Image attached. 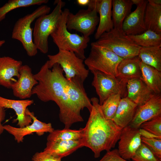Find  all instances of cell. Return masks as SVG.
Masks as SVG:
<instances>
[{
	"label": "cell",
	"mask_w": 161,
	"mask_h": 161,
	"mask_svg": "<svg viewBox=\"0 0 161 161\" xmlns=\"http://www.w3.org/2000/svg\"><path fill=\"white\" fill-rule=\"evenodd\" d=\"M19 73V78L11 86L13 94L21 100L30 98L32 95V89L38 82L35 78L31 69L27 65H22Z\"/></svg>",
	"instance_id": "cell-15"
},
{
	"label": "cell",
	"mask_w": 161,
	"mask_h": 161,
	"mask_svg": "<svg viewBox=\"0 0 161 161\" xmlns=\"http://www.w3.org/2000/svg\"><path fill=\"white\" fill-rule=\"evenodd\" d=\"M161 115V95L155 94L143 105L138 106L129 125L139 129L143 123Z\"/></svg>",
	"instance_id": "cell-14"
},
{
	"label": "cell",
	"mask_w": 161,
	"mask_h": 161,
	"mask_svg": "<svg viewBox=\"0 0 161 161\" xmlns=\"http://www.w3.org/2000/svg\"><path fill=\"white\" fill-rule=\"evenodd\" d=\"M122 98H123L122 94L118 93L110 96L103 102L101 106L106 118L113 119Z\"/></svg>",
	"instance_id": "cell-31"
},
{
	"label": "cell",
	"mask_w": 161,
	"mask_h": 161,
	"mask_svg": "<svg viewBox=\"0 0 161 161\" xmlns=\"http://www.w3.org/2000/svg\"><path fill=\"white\" fill-rule=\"evenodd\" d=\"M137 107L136 103L127 97L122 98L112 120L123 129L129 125L132 121Z\"/></svg>",
	"instance_id": "cell-24"
},
{
	"label": "cell",
	"mask_w": 161,
	"mask_h": 161,
	"mask_svg": "<svg viewBox=\"0 0 161 161\" xmlns=\"http://www.w3.org/2000/svg\"><path fill=\"white\" fill-rule=\"evenodd\" d=\"M142 143L145 145L158 158L161 160V139L147 138L141 136Z\"/></svg>",
	"instance_id": "cell-34"
},
{
	"label": "cell",
	"mask_w": 161,
	"mask_h": 161,
	"mask_svg": "<svg viewBox=\"0 0 161 161\" xmlns=\"http://www.w3.org/2000/svg\"><path fill=\"white\" fill-rule=\"evenodd\" d=\"M49 133L47 137V141L80 140L82 137L83 128H80L79 130L65 128L54 130Z\"/></svg>",
	"instance_id": "cell-30"
},
{
	"label": "cell",
	"mask_w": 161,
	"mask_h": 161,
	"mask_svg": "<svg viewBox=\"0 0 161 161\" xmlns=\"http://www.w3.org/2000/svg\"><path fill=\"white\" fill-rule=\"evenodd\" d=\"M139 131L141 136L147 138H155L161 139V137L155 135L151 133L140 128Z\"/></svg>",
	"instance_id": "cell-37"
},
{
	"label": "cell",
	"mask_w": 161,
	"mask_h": 161,
	"mask_svg": "<svg viewBox=\"0 0 161 161\" xmlns=\"http://www.w3.org/2000/svg\"><path fill=\"white\" fill-rule=\"evenodd\" d=\"M148 0H141L137 7L126 18L122 25L123 31L128 35L140 34L146 30L144 15Z\"/></svg>",
	"instance_id": "cell-16"
},
{
	"label": "cell",
	"mask_w": 161,
	"mask_h": 161,
	"mask_svg": "<svg viewBox=\"0 0 161 161\" xmlns=\"http://www.w3.org/2000/svg\"><path fill=\"white\" fill-rule=\"evenodd\" d=\"M48 0H10L0 7V22L5 18L6 14L15 9L34 5L47 3Z\"/></svg>",
	"instance_id": "cell-29"
},
{
	"label": "cell",
	"mask_w": 161,
	"mask_h": 161,
	"mask_svg": "<svg viewBox=\"0 0 161 161\" xmlns=\"http://www.w3.org/2000/svg\"><path fill=\"white\" fill-rule=\"evenodd\" d=\"M90 100L92 108L86 125L83 128L81 140L83 146L90 149L94 157L97 158L102 151H108L115 147L122 129L112 120L106 117L97 98L92 97Z\"/></svg>",
	"instance_id": "cell-2"
},
{
	"label": "cell",
	"mask_w": 161,
	"mask_h": 161,
	"mask_svg": "<svg viewBox=\"0 0 161 161\" xmlns=\"http://www.w3.org/2000/svg\"><path fill=\"white\" fill-rule=\"evenodd\" d=\"M22 65L21 61L9 57H0V85L8 89L11 88L13 84L20 76L19 70Z\"/></svg>",
	"instance_id": "cell-17"
},
{
	"label": "cell",
	"mask_w": 161,
	"mask_h": 161,
	"mask_svg": "<svg viewBox=\"0 0 161 161\" xmlns=\"http://www.w3.org/2000/svg\"><path fill=\"white\" fill-rule=\"evenodd\" d=\"M138 56L142 62L161 72V46L141 47Z\"/></svg>",
	"instance_id": "cell-27"
},
{
	"label": "cell",
	"mask_w": 161,
	"mask_h": 161,
	"mask_svg": "<svg viewBox=\"0 0 161 161\" xmlns=\"http://www.w3.org/2000/svg\"><path fill=\"white\" fill-rule=\"evenodd\" d=\"M94 75L92 82L99 97L101 105L110 96L120 93L123 98L127 97V83L116 77L98 71L92 72Z\"/></svg>",
	"instance_id": "cell-9"
},
{
	"label": "cell",
	"mask_w": 161,
	"mask_h": 161,
	"mask_svg": "<svg viewBox=\"0 0 161 161\" xmlns=\"http://www.w3.org/2000/svg\"><path fill=\"white\" fill-rule=\"evenodd\" d=\"M34 101L32 100H15L5 98L0 96V106L4 108L11 109L16 113L19 127L22 128L32 123L31 117L26 113L27 107L32 104Z\"/></svg>",
	"instance_id": "cell-18"
},
{
	"label": "cell",
	"mask_w": 161,
	"mask_h": 161,
	"mask_svg": "<svg viewBox=\"0 0 161 161\" xmlns=\"http://www.w3.org/2000/svg\"><path fill=\"white\" fill-rule=\"evenodd\" d=\"M83 81L78 77L67 80L66 90L69 101L79 113L84 108L87 109L90 112L92 105L86 92Z\"/></svg>",
	"instance_id": "cell-13"
},
{
	"label": "cell",
	"mask_w": 161,
	"mask_h": 161,
	"mask_svg": "<svg viewBox=\"0 0 161 161\" xmlns=\"http://www.w3.org/2000/svg\"><path fill=\"white\" fill-rule=\"evenodd\" d=\"M148 1L144 18L145 30L161 34V1Z\"/></svg>",
	"instance_id": "cell-23"
},
{
	"label": "cell",
	"mask_w": 161,
	"mask_h": 161,
	"mask_svg": "<svg viewBox=\"0 0 161 161\" xmlns=\"http://www.w3.org/2000/svg\"><path fill=\"white\" fill-rule=\"evenodd\" d=\"M52 68H49L47 61L34 75L38 83L32 89V94L43 102H54L59 109L60 120L65 128H69L73 124L81 122L83 118L69 101L67 93V80L60 66L55 64Z\"/></svg>",
	"instance_id": "cell-1"
},
{
	"label": "cell",
	"mask_w": 161,
	"mask_h": 161,
	"mask_svg": "<svg viewBox=\"0 0 161 161\" xmlns=\"http://www.w3.org/2000/svg\"><path fill=\"white\" fill-rule=\"evenodd\" d=\"M131 160L132 161H161L142 143Z\"/></svg>",
	"instance_id": "cell-32"
},
{
	"label": "cell",
	"mask_w": 161,
	"mask_h": 161,
	"mask_svg": "<svg viewBox=\"0 0 161 161\" xmlns=\"http://www.w3.org/2000/svg\"><path fill=\"white\" fill-rule=\"evenodd\" d=\"M138 46L150 47L161 46V34L147 30L138 35H129Z\"/></svg>",
	"instance_id": "cell-28"
},
{
	"label": "cell",
	"mask_w": 161,
	"mask_h": 161,
	"mask_svg": "<svg viewBox=\"0 0 161 161\" xmlns=\"http://www.w3.org/2000/svg\"><path fill=\"white\" fill-rule=\"evenodd\" d=\"M55 2L56 6L51 13L36 19L33 30V42L37 49L45 54L48 51V37L56 29L65 4L61 0Z\"/></svg>",
	"instance_id": "cell-5"
},
{
	"label": "cell",
	"mask_w": 161,
	"mask_h": 161,
	"mask_svg": "<svg viewBox=\"0 0 161 161\" xmlns=\"http://www.w3.org/2000/svg\"><path fill=\"white\" fill-rule=\"evenodd\" d=\"M123 59L93 42L89 55L86 58L84 63L91 72L98 71L116 77L117 66Z\"/></svg>",
	"instance_id": "cell-7"
},
{
	"label": "cell",
	"mask_w": 161,
	"mask_h": 161,
	"mask_svg": "<svg viewBox=\"0 0 161 161\" xmlns=\"http://www.w3.org/2000/svg\"><path fill=\"white\" fill-rule=\"evenodd\" d=\"M50 10V7L47 5L41 6L32 13L19 18L14 25L12 38L21 43L29 56H34L38 52V49L33 41L31 24L39 17L49 13Z\"/></svg>",
	"instance_id": "cell-6"
},
{
	"label": "cell",
	"mask_w": 161,
	"mask_h": 161,
	"mask_svg": "<svg viewBox=\"0 0 161 161\" xmlns=\"http://www.w3.org/2000/svg\"><path fill=\"white\" fill-rule=\"evenodd\" d=\"M6 116L5 108L0 106V135L4 130L2 122L4 120Z\"/></svg>",
	"instance_id": "cell-38"
},
{
	"label": "cell",
	"mask_w": 161,
	"mask_h": 161,
	"mask_svg": "<svg viewBox=\"0 0 161 161\" xmlns=\"http://www.w3.org/2000/svg\"><path fill=\"white\" fill-rule=\"evenodd\" d=\"M70 12L67 8L62 10L56 28L50 36L59 50L72 52L77 57L84 60L86 58L85 49L88 46L90 38L68 31L66 23Z\"/></svg>",
	"instance_id": "cell-3"
},
{
	"label": "cell",
	"mask_w": 161,
	"mask_h": 161,
	"mask_svg": "<svg viewBox=\"0 0 161 161\" xmlns=\"http://www.w3.org/2000/svg\"><path fill=\"white\" fill-rule=\"evenodd\" d=\"M90 0H77L76 2L77 4L82 6H88Z\"/></svg>",
	"instance_id": "cell-39"
},
{
	"label": "cell",
	"mask_w": 161,
	"mask_h": 161,
	"mask_svg": "<svg viewBox=\"0 0 161 161\" xmlns=\"http://www.w3.org/2000/svg\"><path fill=\"white\" fill-rule=\"evenodd\" d=\"M47 57L49 68L51 69L55 64H59L67 80L78 77L84 81L88 76L89 71L86 68L83 60L72 52L59 50L56 54L49 55Z\"/></svg>",
	"instance_id": "cell-8"
},
{
	"label": "cell",
	"mask_w": 161,
	"mask_h": 161,
	"mask_svg": "<svg viewBox=\"0 0 161 161\" xmlns=\"http://www.w3.org/2000/svg\"><path fill=\"white\" fill-rule=\"evenodd\" d=\"M83 147V146L81 139L47 141L46 146L44 151L61 159L69 155Z\"/></svg>",
	"instance_id": "cell-22"
},
{
	"label": "cell",
	"mask_w": 161,
	"mask_h": 161,
	"mask_svg": "<svg viewBox=\"0 0 161 161\" xmlns=\"http://www.w3.org/2000/svg\"><path fill=\"white\" fill-rule=\"evenodd\" d=\"M141 70V79L156 94L161 92V72L141 61L140 63Z\"/></svg>",
	"instance_id": "cell-25"
},
{
	"label": "cell",
	"mask_w": 161,
	"mask_h": 161,
	"mask_svg": "<svg viewBox=\"0 0 161 161\" xmlns=\"http://www.w3.org/2000/svg\"><path fill=\"white\" fill-rule=\"evenodd\" d=\"M112 1L97 0L96 8L99 15L98 27L95 35L96 40L98 39L104 33L114 28L112 18Z\"/></svg>",
	"instance_id": "cell-20"
},
{
	"label": "cell",
	"mask_w": 161,
	"mask_h": 161,
	"mask_svg": "<svg viewBox=\"0 0 161 161\" xmlns=\"http://www.w3.org/2000/svg\"><path fill=\"white\" fill-rule=\"evenodd\" d=\"M61 159L44 151L36 153L32 157L33 161H61Z\"/></svg>",
	"instance_id": "cell-35"
},
{
	"label": "cell",
	"mask_w": 161,
	"mask_h": 161,
	"mask_svg": "<svg viewBox=\"0 0 161 161\" xmlns=\"http://www.w3.org/2000/svg\"><path fill=\"white\" fill-rule=\"evenodd\" d=\"M112 18L114 28L122 29L123 23L131 13L132 0H112Z\"/></svg>",
	"instance_id": "cell-26"
},
{
	"label": "cell",
	"mask_w": 161,
	"mask_h": 161,
	"mask_svg": "<svg viewBox=\"0 0 161 161\" xmlns=\"http://www.w3.org/2000/svg\"><path fill=\"white\" fill-rule=\"evenodd\" d=\"M141 61L138 55L123 59L117 66L116 77L126 83L131 79H140Z\"/></svg>",
	"instance_id": "cell-21"
},
{
	"label": "cell",
	"mask_w": 161,
	"mask_h": 161,
	"mask_svg": "<svg viewBox=\"0 0 161 161\" xmlns=\"http://www.w3.org/2000/svg\"><path fill=\"white\" fill-rule=\"evenodd\" d=\"M141 137L139 128L129 125L122 129L118 149L122 157L127 160H131L142 143Z\"/></svg>",
	"instance_id": "cell-11"
},
{
	"label": "cell",
	"mask_w": 161,
	"mask_h": 161,
	"mask_svg": "<svg viewBox=\"0 0 161 161\" xmlns=\"http://www.w3.org/2000/svg\"><path fill=\"white\" fill-rule=\"evenodd\" d=\"M26 113L32 119V123L22 128L16 127L9 125L3 126L4 130L13 135L17 143L22 142L24 137L27 135L35 133L38 136H41L45 133L52 132L54 129L51 123H46L39 120L33 112H30L27 108Z\"/></svg>",
	"instance_id": "cell-12"
},
{
	"label": "cell",
	"mask_w": 161,
	"mask_h": 161,
	"mask_svg": "<svg viewBox=\"0 0 161 161\" xmlns=\"http://www.w3.org/2000/svg\"><path fill=\"white\" fill-rule=\"evenodd\" d=\"M93 42L111 51L123 59L138 55L141 47L137 45L122 29L114 28L103 33Z\"/></svg>",
	"instance_id": "cell-4"
},
{
	"label": "cell",
	"mask_w": 161,
	"mask_h": 161,
	"mask_svg": "<svg viewBox=\"0 0 161 161\" xmlns=\"http://www.w3.org/2000/svg\"><path fill=\"white\" fill-rule=\"evenodd\" d=\"M96 8L80 10L76 14L70 12L68 15L66 25L69 30H75L86 37L93 33L99 22Z\"/></svg>",
	"instance_id": "cell-10"
},
{
	"label": "cell",
	"mask_w": 161,
	"mask_h": 161,
	"mask_svg": "<svg viewBox=\"0 0 161 161\" xmlns=\"http://www.w3.org/2000/svg\"><path fill=\"white\" fill-rule=\"evenodd\" d=\"M126 87L127 97L138 106L144 104L156 94L140 79L128 80Z\"/></svg>",
	"instance_id": "cell-19"
},
{
	"label": "cell",
	"mask_w": 161,
	"mask_h": 161,
	"mask_svg": "<svg viewBox=\"0 0 161 161\" xmlns=\"http://www.w3.org/2000/svg\"><path fill=\"white\" fill-rule=\"evenodd\" d=\"M139 128L161 137V115L143 123Z\"/></svg>",
	"instance_id": "cell-33"
},
{
	"label": "cell",
	"mask_w": 161,
	"mask_h": 161,
	"mask_svg": "<svg viewBox=\"0 0 161 161\" xmlns=\"http://www.w3.org/2000/svg\"><path fill=\"white\" fill-rule=\"evenodd\" d=\"M5 42V41L4 40H0V47L4 44Z\"/></svg>",
	"instance_id": "cell-40"
},
{
	"label": "cell",
	"mask_w": 161,
	"mask_h": 161,
	"mask_svg": "<svg viewBox=\"0 0 161 161\" xmlns=\"http://www.w3.org/2000/svg\"><path fill=\"white\" fill-rule=\"evenodd\" d=\"M96 161H130L123 159L120 155L118 149H115L107 151L100 160Z\"/></svg>",
	"instance_id": "cell-36"
}]
</instances>
